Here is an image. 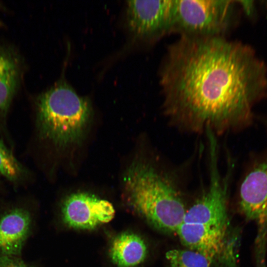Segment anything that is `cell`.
Returning <instances> with one entry per match:
<instances>
[{"label":"cell","mask_w":267,"mask_h":267,"mask_svg":"<svg viewBox=\"0 0 267 267\" xmlns=\"http://www.w3.org/2000/svg\"><path fill=\"white\" fill-rule=\"evenodd\" d=\"M166 258L170 267H211L213 261L206 255L191 249H173Z\"/></svg>","instance_id":"7c38bea8"},{"label":"cell","mask_w":267,"mask_h":267,"mask_svg":"<svg viewBox=\"0 0 267 267\" xmlns=\"http://www.w3.org/2000/svg\"><path fill=\"white\" fill-rule=\"evenodd\" d=\"M129 205L156 229L176 233L186 209L175 179L160 165L137 160L123 178Z\"/></svg>","instance_id":"7a4b0ae2"},{"label":"cell","mask_w":267,"mask_h":267,"mask_svg":"<svg viewBox=\"0 0 267 267\" xmlns=\"http://www.w3.org/2000/svg\"><path fill=\"white\" fill-rule=\"evenodd\" d=\"M0 174L15 185L27 182L31 176L29 170L17 160L12 150L0 137Z\"/></svg>","instance_id":"8fae6325"},{"label":"cell","mask_w":267,"mask_h":267,"mask_svg":"<svg viewBox=\"0 0 267 267\" xmlns=\"http://www.w3.org/2000/svg\"><path fill=\"white\" fill-rule=\"evenodd\" d=\"M34 107L37 139L57 147L79 141L91 115L88 100L63 84L40 94Z\"/></svg>","instance_id":"3957f363"},{"label":"cell","mask_w":267,"mask_h":267,"mask_svg":"<svg viewBox=\"0 0 267 267\" xmlns=\"http://www.w3.org/2000/svg\"><path fill=\"white\" fill-rule=\"evenodd\" d=\"M19 55L11 47L0 44V135L12 146L8 133L7 115L19 87L22 74Z\"/></svg>","instance_id":"ba28073f"},{"label":"cell","mask_w":267,"mask_h":267,"mask_svg":"<svg viewBox=\"0 0 267 267\" xmlns=\"http://www.w3.org/2000/svg\"><path fill=\"white\" fill-rule=\"evenodd\" d=\"M267 131V123L266 125ZM238 207L257 226L256 256H265L267 239V146L249 165L238 189Z\"/></svg>","instance_id":"5b68a950"},{"label":"cell","mask_w":267,"mask_h":267,"mask_svg":"<svg viewBox=\"0 0 267 267\" xmlns=\"http://www.w3.org/2000/svg\"><path fill=\"white\" fill-rule=\"evenodd\" d=\"M147 246L139 235L123 232L116 236L109 251L112 261L118 267H134L146 258Z\"/></svg>","instance_id":"30bf717a"},{"label":"cell","mask_w":267,"mask_h":267,"mask_svg":"<svg viewBox=\"0 0 267 267\" xmlns=\"http://www.w3.org/2000/svg\"><path fill=\"white\" fill-rule=\"evenodd\" d=\"M0 267H30L16 256L0 254Z\"/></svg>","instance_id":"4fadbf2b"},{"label":"cell","mask_w":267,"mask_h":267,"mask_svg":"<svg viewBox=\"0 0 267 267\" xmlns=\"http://www.w3.org/2000/svg\"><path fill=\"white\" fill-rule=\"evenodd\" d=\"M236 1L173 0L171 34L179 37H225L235 18Z\"/></svg>","instance_id":"277c9868"},{"label":"cell","mask_w":267,"mask_h":267,"mask_svg":"<svg viewBox=\"0 0 267 267\" xmlns=\"http://www.w3.org/2000/svg\"><path fill=\"white\" fill-rule=\"evenodd\" d=\"M115 209L109 201L88 192L69 195L64 201L62 213L69 226L81 229H92L111 221Z\"/></svg>","instance_id":"52a82bcc"},{"label":"cell","mask_w":267,"mask_h":267,"mask_svg":"<svg viewBox=\"0 0 267 267\" xmlns=\"http://www.w3.org/2000/svg\"><path fill=\"white\" fill-rule=\"evenodd\" d=\"M162 109L176 126L217 135L248 127L267 95V69L249 45L225 37H179L158 73Z\"/></svg>","instance_id":"6da1fadb"},{"label":"cell","mask_w":267,"mask_h":267,"mask_svg":"<svg viewBox=\"0 0 267 267\" xmlns=\"http://www.w3.org/2000/svg\"><path fill=\"white\" fill-rule=\"evenodd\" d=\"M31 218L29 210L21 206L12 208L0 217V254H20L30 231Z\"/></svg>","instance_id":"9c48e42d"},{"label":"cell","mask_w":267,"mask_h":267,"mask_svg":"<svg viewBox=\"0 0 267 267\" xmlns=\"http://www.w3.org/2000/svg\"><path fill=\"white\" fill-rule=\"evenodd\" d=\"M127 21L137 39L156 42L171 34L173 0L128 1Z\"/></svg>","instance_id":"8992f818"}]
</instances>
